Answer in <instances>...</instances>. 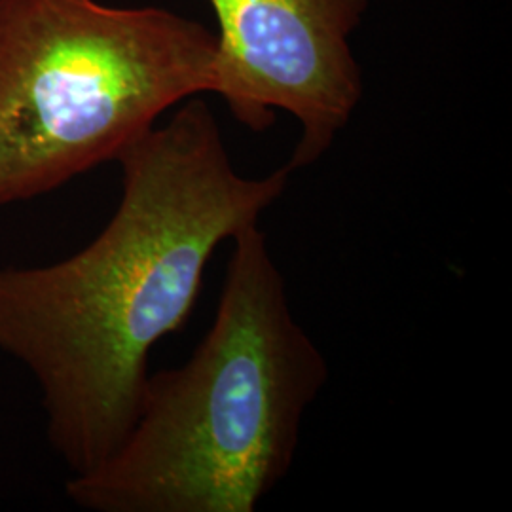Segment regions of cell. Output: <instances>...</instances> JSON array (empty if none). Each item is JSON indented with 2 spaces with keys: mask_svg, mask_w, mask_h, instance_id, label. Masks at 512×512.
<instances>
[{
  "mask_svg": "<svg viewBox=\"0 0 512 512\" xmlns=\"http://www.w3.org/2000/svg\"><path fill=\"white\" fill-rule=\"evenodd\" d=\"M217 38L165 8L0 0V209L116 158L215 90Z\"/></svg>",
  "mask_w": 512,
  "mask_h": 512,
  "instance_id": "cell-3",
  "label": "cell"
},
{
  "mask_svg": "<svg viewBox=\"0 0 512 512\" xmlns=\"http://www.w3.org/2000/svg\"><path fill=\"white\" fill-rule=\"evenodd\" d=\"M219 310L192 357L150 374L137 420L103 465L69 476L90 512H255L293 467L329 378L294 317L260 224L232 239Z\"/></svg>",
  "mask_w": 512,
  "mask_h": 512,
  "instance_id": "cell-2",
  "label": "cell"
},
{
  "mask_svg": "<svg viewBox=\"0 0 512 512\" xmlns=\"http://www.w3.org/2000/svg\"><path fill=\"white\" fill-rule=\"evenodd\" d=\"M217 31L215 90L241 126L264 131L275 110L300 124L291 171L319 162L363 97L351 52L368 0H209Z\"/></svg>",
  "mask_w": 512,
  "mask_h": 512,
  "instance_id": "cell-4",
  "label": "cell"
},
{
  "mask_svg": "<svg viewBox=\"0 0 512 512\" xmlns=\"http://www.w3.org/2000/svg\"><path fill=\"white\" fill-rule=\"evenodd\" d=\"M122 196L92 243L54 264L0 268V351L37 382L46 437L88 475L128 437L154 346L184 327L213 253L285 194L293 171L238 173L202 99L131 143Z\"/></svg>",
  "mask_w": 512,
  "mask_h": 512,
  "instance_id": "cell-1",
  "label": "cell"
}]
</instances>
